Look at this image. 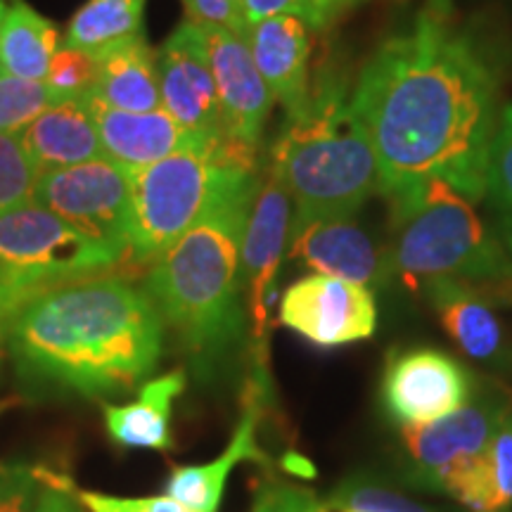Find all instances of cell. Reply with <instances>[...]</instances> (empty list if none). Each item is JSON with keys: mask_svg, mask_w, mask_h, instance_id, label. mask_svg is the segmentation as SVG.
I'll list each match as a JSON object with an SVG mask.
<instances>
[{"mask_svg": "<svg viewBox=\"0 0 512 512\" xmlns=\"http://www.w3.org/2000/svg\"><path fill=\"white\" fill-rule=\"evenodd\" d=\"M72 484L41 465H0V512H36L48 486Z\"/></svg>", "mask_w": 512, "mask_h": 512, "instance_id": "cell-29", "label": "cell"}, {"mask_svg": "<svg viewBox=\"0 0 512 512\" xmlns=\"http://www.w3.org/2000/svg\"><path fill=\"white\" fill-rule=\"evenodd\" d=\"M261 389L256 384H249L247 401L242 418L238 422V430L233 434V441L221 458L211 460L207 465H185L176 467L174 475L166 482V496L176 498L178 503L188 505L200 512H216L221 505L223 491H226L230 472L245 460L254 463H266L264 451L256 444V427L261 418Z\"/></svg>", "mask_w": 512, "mask_h": 512, "instance_id": "cell-20", "label": "cell"}, {"mask_svg": "<svg viewBox=\"0 0 512 512\" xmlns=\"http://www.w3.org/2000/svg\"><path fill=\"white\" fill-rule=\"evenodd\" d=\"M41 171L31 162L17 133H0V211L36 200Z\"/></svg>", "mask_w": 512, "mask_h": 512, "instance_id": "cell-27", "label": "cell"}, {"mask_svg": "<svg viewBox=\"0 0 512 512\" xmlns=\"http://www.w3.org/2000/svg\"><path fill=\"white\" fill-rule=\"evenodd\" d=\"M441 328L467 358L494 363L505 351V332L494 309L475 287L460 280H430L420 287Z\"/></svg>", "mask_w": 512, "mask_h": 512, "instance_id": "cell-19", "label": "cell"}, {"mask_svg": "<svg viewBox=\"0 0 512 512\" xmlns=\"http://www.w3.org/2000/svg\"><path fill=\"white\" fill-rule=\"evenodd\" d=\"M0 344L24 384L100 399L131 392L157 368L164 323L143 287L100 273L19 306Z\"/></svg>", "mask_w": 512, "mask_h": 512, "instance_id": "cell-2", "label": "cell"}, {"mask_svg": "<svg viewBox=\"0 0 512 512\" xmlns=\"http://www.w3.org/2000/svg\"><path fill=\"white\" fill-rule=\"evenodd\" d=\"M437 489H444L472 512L512 508V413L479 456L453 465L439 477Z\"/></svg>", "mask_w": 512, "mask_h": 512, "instance_id": "cell-21", "label": "cell"}, {"mask_svg": "<svg viewBox=\"0 0 512 512\" xmlns=\"http://www.w3.org/2000/svg\"><path fill=\"white\" fill-rule=\"evenodd\" d=\"M510 413L512 387L491 377L475 380L470 396L456 411L427 425L403 427V444L415 465V475L420 482L437 486L446 470L479 456Z\"/></svg>", "mask_w": 512, "mask_h": 512, "instance_id": "cell-9", "label": "cell"}, {"mask_svg": "<svg viewBox=\"0 0 512 512\" xmlns=\"http://www.w3.org/2000/svg\"><path fill=\"white\" fill-rule=\"evenodd\" d=\"M292 228V200L285 185L271 169L261 176L249 219L242 235V294H245L256 342H266L268 306H271L275 275L283 261Z\"/></svg>", "mask_w": 512, "mask_h": 512, "instance_id": "cell-13", "label": "cell"}, {"mask_svg": "<svg viewBox=\"0 0 512 512\" xmlns=\"http://www.w3.org/2000/svg\"><path fill=\"white\" fill-rule=\"evenodd\" d=\"M91 98L119 112H152L162 107L157 53L145 36L105 55Z\"/></svg>", "mask_w": 512, "mask_h": 512, "instance_id": "cell-23", "label": "cell"}, {"mask_svg": "<svg viewBox=\"0 0 512 512\" xmlns=\"http://www.w3.org/2000/svg\"><path fill=\"white\" fill-rule=\"evenodd\" d=\"M325 505L339 512H430L413 498L366 477H351L339 484Z\"/></svg>", "mask_w": 512, "mask_h": 512, "instance_id": "cell-28", "label": "cell"}, {"mask_svg": "<svg viewBox=\"0 0 512 512\" xmlns=\"http://www.w3.org/2000/svg\"><path fill=\"white\" fill-rule=\"evenodd\" d=\"M117 264V256L36 200L0 211V335L12 313L36 294L110 273Z\"/></svg>", "mask_w": 512, "mask_h": 512, "instance_id": "cell-7", "label": "cell"}, {"mask_svg": "<svg viewBox=\"0 0 512 512\" xmlns=\"http://www.w3.org/2000/svg\"><path fill=\"white\" fill-rule=\"evenodd\" d=\"M249 24L273 15H294L304 19L311 31L328 29L349 8L342 0H245Z\"/></svg>", "mask_w": 512, "mask_h": 512, "instance_id": "cell-32", "label": "cell"}, {"mask_svg": "<svg viewBox=\"0 0 512 512\" xmlns=\"http://www.w3.org/2000/svg\"><path fill=\"white\" fill-rule=\"evenodd\" d=\"M57 48L60 34L48 17L24 0L8 5L0 24V72L19 79L46 81Z\"/></svg>", "mask_w": 512, "mask_h": 512, "instance_id": "cell-24", "label": "cell"}, {"mask_svg": "<svg viewBox=\"0 0 512 512\" xmlns=\"http://www.w3.org/2000/svg\"><path fill=\"white\" fill-rule=\"evenodd\" d=\"M254 147L235 140L185 147L131 174V252L155 261L228 195L259 178Z\"/></svg>", "mask_w": 512, "mask_h": 512, "instance_id": "cell-6", "label": "cell"}, {"mask_svg": "<svg viewBox=\"0 0 512 512\" xmlns=\"http://www.w3.org/2000/svg\"><path fill=\"white\" fill-rule=\"evenodd\" d=\"M351 107L373 140L382 197L441 178L472 202L484 200L501 119L498 72L441 0L375 50L358 74Z\"/></svg>", "mask_w": 512, "mask_h": 512, "instance_id": "cell-1", "label": "cell"}, {"mask_svg": "<svg viewBox=\"0 0 512 512\" xmlns=\"http://www.w3.org/2000/svg\"><path fill=\"white\" fill-rule=\"evenodd\" d=\"M145 0H88L69 19L64 46L102 60L143 38Z\"/></svg>", "mask_w": 512, "mask_h": 512, "instance_id": "cell-25", "label": "cell"}, {"mask_svg": "<svg viewBox=\"0 0 512 512\" xmlns=\"http://www.w3.org/2000/svg\"><path fill=\"white\" fill-rule=\"evenodd\" d=\"M280 323L323 349L361 342L375 332L377 306L368 287L313 273L283 294Z\"/></svg>", "mask_w": 512, "mask_h": 512, "instance_id": "cell-10", "label": "cell"}, {"mask_svg": "<svg viewBox=\"0 0 512 512\" xmlns=\"http://www.w3.org/2000/svg\"><path fill=\"white\" fill-rule=\"evenodd\" d=\"M261 176L242 185L152 261L145 278L164 328L174 332L197 373L211 375L245 330L242 235Z\"/></svg>", "mask_w": 512, "mask_h": 512, "instance_id": "cell-3", "label": "cell"}, {"mask_svg": "<svg viewBox=\"0 0 512 512\" xmlns=\"http://www.w3.org/2000/svg\"><path fill=\"white\" fill-rule=\"evenodd\" d=\"M247 43L273 100L294 117L311 100V27L294 15L249 24Z\"/></svg>", "mask_w": 512, "mask_h": 512, "instance_id": "cell-16", "label": "cell"}, {"mask_svg": "<svg viewBox=\"0 0 512 512\" xmlns=\"http://www.w3.org/2000/svg\"><path fill=\"white\" fill-rule=\"evenodd\" d=\"M185 389V373L174 370L140 387L138 399L126 406L102 403L107 434L114 444L126 448H155L169 451L171 444V408Z\"/></svg>", "mask_w": 512, "mask_h": 512, "instance_id": "cell-22", "label": "cell"}, {"mask_svg": "<svg viewBox=\"0 0 512 512\" xmlns=\"http://www.w3.org/2000/svg\"><path fill=\"white\" fill-rule=\"evenodd\" d=\"M290 256L316 273L382 290L394 275L389 240H380L356 216L320 219L290 228Z\"/></svg>", "mask_w": 512, "mask_h": 512, "instance_id": "cell-14", "label": "cell"}, {"mask_svg": "<svg viewBox=\"0 0 512 512\" xmlns=\"http://www.w3.org/2000/svg\"><path fill=\"white\" fill-rule=\"evenodd\" d=\"M162 107L204 143L228 140L214 76L204 60L197 27L185 22L157 50Z\"/></svg>", "mask_w": 512, "mask_h": 512, "instance_id": "cell-15", "label": "cell"}, {"mask_svg": "<svg viewBox=\"0 0 512 512\" xmlns=\"http://www.w3.org/2000/svg\"><path fill=\"white\" fill-rule=\"evenodd\" d=\"M394 275L422 287L448 278L475 287L489 304H512V256L475 202L441 178L387 192Z\"/></svg>", "mask_w": 512, "mask_h": 512, "instance_id": "cell-5", "label": "cell"}, {"mask_svg": "<svg viewBox=\"0 0 512 512\" xmlns=\"http://www.w3.org/2000/svg\"><path fill=\"white\" fill-rule=\"evenodd\" d=\"M188 22L202 27H223L245 36L249 31V17L245 0H181Z\"/></svg>", "mask_w": 512, "mask_h": 512, "instance_id": "cell-34", "label": "cell"}, {"mask_svg": "<svg viewBox=\"0 0 512 512\" xmlns=\"http://www.w3.org/2000/svg\"><path fill=\"white\" fill-rule=\"evenodd\" d=\"M5 10H8V5H5V0H0V24H3V17H5Z\"/></svg>", "mask_w": 512, "mask_h": 512, "instance_id": "cell-38", "label": "cell"}, {"mask_svg": "<svg viewBox=\"0 0 512 512\" xmlns=\"http://www.w3.org/2000/svg\"><path fill=\"white\" fill-rule=\"evenodd\" d=\"M131 174L107 157L46 171L36 202L67 221L76 233L117 256L131 252Z\"/></svg>", "mask_w": 512, "mask_h": 512, "instance_id": "cell-8", "label": "cell"}, {"mask_svg": "<svg viewBox=\"0 0 512 512\" xmlns=\"http://www.w3.org/2000/svg\"><path fill=\"white\" fill-rule=\"evenodd\" d=\"M17 136L41 174L102 157L98 121L88 95L55 100Z\"/></svg>", "mask_w": 512, "mask_h": 512, "instance_id": "cell-18", "label": "cell"}, {"mask_svg": "<svg viewBox=\"0 0 512 512\" xmlns=\"http://www.w3.org/2000/svg\"><path fill=\"white\" fill-rule=\"evenodd\" d=\"M100 62L93 55L83 53V50L62 46L57 48L48 67L46 83L48 88L62 98H81L93 91L95 81H98Z\"/></svg>", "mask_w": 512, "mask_h": 512, "instance_id": "cell-31", "label": "cell"}, {"mask_svg": "<svg viewBox=\"0 0 512 512\" xmlns=\"http://www.w3.org/2000/svg\"><path fill=\"white\" fill-rule=\"evenodd\" d=\"M55 100L57 95L46 81L0 72V133H19Z\"/></svg>", "mask_w": 512, "mask_h": 512, "instance_id": "cell-26", "label": "cell"}, {"mask_svg": "<svg viewBox=\"0 0 512 512\" xmlns=\"http://www.w3.org/2000/svg\"><path fill=\"white\" fill-rule=\"evenodd\" d=\"M79 503L88 512H200L188 505L178 503L171 496H150V498H117L93 491H79Z\"/></svg>", "mask_w": 512, "mask_h": 512, "instance_id": "cell-35", "label": "cell"}, {"mask_svg": "<svg viewBox=\"0 0 512 512\" xmlns=\"http://www.w3.org/2000/svg\"><path fill=\"white\" fill-rule=\"evenodd\" d=\"M36 512H83L79 498H76L72 484L48 486L38 501Z\"/></svg>", "mask_w": 512, "mask_h": 512, "instance_id": "cell-36", "label": "cell"}, {"mask_svg": "<svg viewBox=\"0 0 512 512\" xmlns=\"http://www.w3.org/2000/svg\"><path fill=\"white\" fill-rule=\"evenodd\" d=\"M252 512H328V505L309 489L268 479L256 489Z\"/></svg>", "mask_w": 512, "mask_h": 512, "instance_id": "cell-33", "label": "cell"}, {"mask_svg": "<svg viewBox=\"0 0 512 512\" xmlns=\"http://www.w3.org/2000/svg\"><path fill=\"white\" fill-rule=\"evenodd\" d=\"M195 27L216 83L226 136L256 150L275 100L256 69L247 38L223 27Z\"/></svg>", "mask_w": 512, "mask_h": 512, "instance_id": "cell-12", "label": "cell"}, {"mask_svg": "<svg viewBox=\"0 0 512 512\" xmlns=\"http://www.w3.org/2000/svg\"><path fill=\"white\" fill-rule=\"evenodd\" d=\"M472 377L456 358L430 347L389 356L382 375L384 411L401 427L427 425L456 411L472 392Z\"/></svg>", "mask_w": 512, "mask_h": 512, "instance_id": "cell-11", "label": "cell"}, {"mask_svg": "<svg viewBox=\"0 0 512 512\" xmlns=\"http://www.w3.org/2000/svg\"><path fill=\"white\" fill-rule=\"evenodd\" d=\"M268 169L292 200V228L320 219L356 216L382 195L373 140L351 107L344 83L318 79L302 112L287 117Z\"/></svg>", "mask_w": 512, "mask_h": 512, "instance_id": "cell-4", "label": "cell"}, {"mask_svg": "<svg viewBox=\"0 0 512 512\" xmlns=\"http://www.w3.org/2000/svg\"><path fill=\"white\" fill-rule=\"evenodd\" d=\"M501 238H503V245L508 247V252L512 256V223L510 221H503L501 226Z\"/></svg>", "mask_w": 512, "mask_h": 512, "instance_id": "cell-37", "label": "cell"}, {"mask_svg": "<svg viewBox=\"0 0 512 512\" xmlns=\"http://www.w3.org/2000/svg\"><path fill=\"white\" fill-rule=\"evenodd\" d=\"M91 107L98 121L102 157L117 162L128 174H136L185 147L209 145L192 136L164 107L152 112H119L93 98Z\"/></svg>", "mask_w": 512, "mask_h": 512, "instance_id": "cell-17", "label": "cell"}, {"mask_svg": "<svg viewBox=\"0 0 512 512\" xmlns=\"http://www.w3.org/2000/svg\"><path fill=\"white\" fill-rule=\"evenodd\" d=\"M501 211L503 221L512 223V105H505L498 119L489 166H486V195Z\"/></svg>", "mask_w": 512, "mask_h": 512, "instance_id": "cell-30", "label": "cell"}, {"mask_svg": "<svg viewBox=\"0 0 512 512\" xmlns=\"http://www.w3.org/2000/svg\"><path fill=\"white\" fill-rule=\"evenodd\" d=\"M0 411H3V406H0Z\"/></svg>", "mask_w": 512, "mask_h": 512, "instance_id": "cell-40", "label": "cell"}, {"mask_svg": "<svg viewBox=\"0 0 512 512\" xmlns=\"http://www.w3.org/2000/svg\"><path fill=\"white\" fill-rule=\"evenodd\" d=\"M342 3H344V5H347V8H351V5H354V3H358V0H342Z\"/></svg>", "mask_w": 512, "mask_h": 512, "instance_id": "cell-39", "label": "cell"}]
</instances>
